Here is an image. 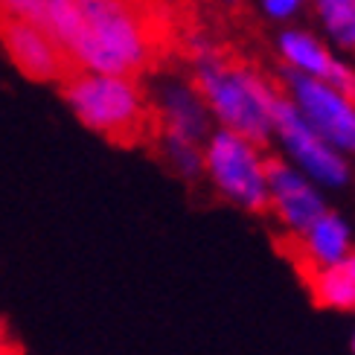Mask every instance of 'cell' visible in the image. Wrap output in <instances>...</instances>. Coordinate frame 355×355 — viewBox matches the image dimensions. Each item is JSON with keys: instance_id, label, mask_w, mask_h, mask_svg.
<instances>
[{"instance_id": "1", "label": "cell", "mask_w": 355, "mask_h": 355, "mask_svg": "<svg viewBox=\"0 0 355 355\" xmlns=\"http://www.w3.org/2000/svg\"><path fill=\"white\" fill-rule=\"evenodd\" d=\"M79 26L64 44L70 67L140 76L155 58L152 24L135 0H76Z\"/></svg>"}, {"instance_id": "2", "label": "cell", "mask_w": 355, "mask_h": 355, "mask_svg": "<svg viewBox=\"0 0 355 355\" xmlns=\"http://www.w3.org/2000/svg\"><path fill=\"white\" fill-rule=\"evenodd\" d=\"M192 53H196L192 85L198 87L210 116L221 128H230L265 149L274 140L271 111L279 87L254 67L230 62L216 47H207L204 41L192 44Z\"/></svg>"}, {"instance_id": "3", "label": "cell", "mask_w": 355, "mask_h": 355, "mask_svg": "<svg viewBox=\"0 0 355 355\" xmlns=\"http://www.w3.org/2000/svg\"><path fill=\"white\" fill-rule=\"evenodd\" d=\"M62 96L85 128L111 143L135 146L155 128L149 94L137 76L70 67L62 79Z\"/></svg>"}, {"instance_id": "4", "label": "cell", "mask_w": 355, "mask_h": 355, "mask_svg": "<svg viewBox=\"0 0 355 355\" xmlns=\"http://www.w3.org/2000/svg\"><path fill=\"white\" fill-rule=\"evenodd\" d=\"M204 175L225 201L245 213H268V181H265L262 146L230 128H213L201 143Z\"/></svg>"}, {"instance_id": "5", "label": "cell", "mask_w": 355, "mask_h": 355, "mask_svg": "<svg viewBox=\"0 0 355 355\" xmlns=\"http://www.w3.org/2000/svg\"><path fill=\"white\" fill-rule=\"evenodd\" d=\"M274 120V140L283 146V152L288 157V164L297 166L309 181H315L318 187L341 189L349 184V160L323 140L318 131L303 120V114L294 108V102L279 94L271 111Z\"/></svg>"}, {"instance_id": "6", "label": "cell", "mask_w": 355, "mask_h": 355, "mask_svg": "<svg viewBox=\"0 0 355 355\" xmlns=\"http://www.w3.org/2000/svg\"><path fill=\"white\" fill-rule=\"evenodd\" d=\"M283 87L294 108L341 155L355 157V102L329 82L283 67Z\"/></svg>"}, {"instance_id": "7", "label": "cell", "mask_w": 355, "mask_h": 355, "mask_svg": "<svg viewBox=\"0 0 355 355\" xmlns=\"http://www.w3.org/2000/svg\"><path fill=\"white\" fill-rule=\"evenodd\" d=\"M265 181H268V213L291 236H300L309 225L327 213V198L309 178L283 157L265 155Z\"/></svg>"}, {"instance_id": "8", "label": "cell", "mask_w": 355, "mask_h": 355, "mask_svg": "<svg viewBox=\"0 0 355 355\" xmlns=\"http://www.w3.org/2000/svg\"><path fill=\"white\" fill-rule=\"evenodd\" d=\"M0 47L9 62L33 82H62L70 70L58 41L35 21L0 18Z\"/></svg>"}, {"instance_id": "9", "label": "cell", "mask_w": 355, "mask_h": 355, "mask_svg": "<svg viewBox=\"0 0 355 355\" xmlns=\"http://www.w3.org/2000/svg\"><path fill=\"white\" fill-rule=\"evenodd\" d=\"M152 116L157 131L187 137L192 143H204L213 131V116L207 111L198 87L181 76H164L152 85Z\"/></svg>"}, {"instance_id": "10", "label": "cell", "mask_w": 355, "mask_h": 355, "mask_svg": "<svg viewBox=\"0 0 355 355\" xmlns=\"http://www.w3.org/2000/svg\"><path fill=\"white\" fill-rule=\"evenodd\" d=\"M291 242L297 245V262L300 268H327V265L341 262L349 250H352V230L347 221L327 210L323 216H318L306 233L291 236Z\"/></svg>"}, {"instance_id": "11", "label": "cell", "mask_w": 355, "mask_h": 355, "mask_svg": "<svg viewBox=\"0 0 355 355\" xmlns=\"http://www.w3.org/2000/svg\"><path fill=\"white\" fill-rule=\"evenodd\" d=\"M277 53L286 67L306 73V76H315V79H327L332 58H335V53L318 35H312L309 29H297V26H288L277 35Z\"/></svg>"}, {"instance_id": "12", "label": "cell", "mask_w": 355, "mask_h": 355, "mask_svg": "<svg viewBox=\"0 0 355 355\" xmlns=\"http://www.w3.org/2000/svg\"><path fill=\"white\" fill-rule=\"evenodd\" d=\"M309 291L320 309L355 312V271L347 265V259L309 271Z\"/></svg>"}, {"instance_id": "13", "label": "cell", "mask_w": 355, "mask_h": 355, "mask_svg": "<svg viewBox=\"0 0 355 355\" xmlns=\"http://www.w3.org/2000/svg\"><path fill=\"white\" fill-rule=\"evenodd\" d=\"M312 6L335 50L355 53V0H312Z\"/></svg>"}, {"instance_id": "14", "label": "cell", "mask_w": 355, "mask_h": 355, "mask_svg": "<svg viewBox=\"0 0 355 355\" xmlns=\"http://www.w3.org/2000/svg\"><path fill=\"white\" fill-rule=\"evenodd\" d=\"M157 149H160V157L166 160V166L178 178H184V181H198V178L204 175L201 143H192L187 137L157 131Z\"/></svg>"}, {"instance_id": "15", "label": "cell", "mask_w": 355, "mask_h": 355, "mask_svg": "<svg viewBox=\"0 0 355 355\" xmlns=\"http://www.w3.org/2000/svg\"><path fill=\"white\" fill-rule=\"evenodd\" d=\"M47 0H0V18H21V21H44Z\"/></svg>"}, {"instance_id": "16", "label": "cell", "mask_w": 355, "mask_h": 355, "mask_svg": "<svg viewBox=\"0 0 355 355\" xmlns=\"http://www.w3.org/2000/svg\"><path fill=\"white\" fill-rule=\"evenodd\" d=\"M306 0H259V9L271 21H291L303 12Z\"/></svg>"}, {"instance_id": "17", "label": "cell", "mask_w": 355, "mask_h": 355, "mask_svg": "<svg viewBox=\"0 0 355 355\" xmlns=\"http://www.w3.org/2000/svg\"><path fill=\"white\" fill-rule=\"evenodd\" d=\"M0 355H18V347H15V341L9 338L3 323H0Z\"/></svg>"}, {"instance_id": "18", "label": "cell", "mask_w": 355, "mask_h": 355, "mask_svg": "<svg viewBox=\"0 0 355 355\" xmlns=\"http://www.w3.org/2000/svg\"><path fill=\"white\" fill-rule=\"evenodd\" d=\"M344 259H347V265H349V268H352V271H355V248H352V250H349V254H347V257H344Z\"/></svg>"}, {"instance_id": "19", "label": "cell", "mask_w": 355, "mask_h": 355, "mask_svg": "<svg viewBox=\"0 0 355 355\" xmlns=\"http://www.w3.org/2000/svg\"><path fill=\"white\" fill-rule=\"evenodd\" d=\"M221 3H227V6H230V3H236V0H221Z\"/></svg>"}, {"instance_id": "20", "label": "cell", "mask_w": 355, "mask_h": 355, "mask_svg": "<svg viewBox=\"0 0 355 355\" xmlns=\"http://www.w3.org/2000/svg\"><path fill=\"white\" fill-rule=\"evenodd\" d=\"M352 352H355V335H352Z\"/></svg>"}]
</instances>
